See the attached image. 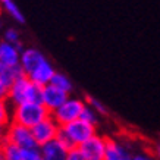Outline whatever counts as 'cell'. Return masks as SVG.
<instances>
[{
  "label": "cell",
  "instance_id": "cell-1",
  "mask_svg": "<svg viewBox=\"0 0 160 160\" xmlns=\"http://www.w3.org/2000/svg\"><path fill=\"white\" fill-rule=\"evenodd\" d=\"M8 102L12 106H18L27 102L43 103V87L32 82L28 77H21L9 87Z\"/></svg>",
  "mask_w": 160,
  "mask_h": 160
},
{
  "label": "cell",
  "instance_id": "cell-2",
  "mask_svg": "<svg viewBox=\"0 0 160 160\" xmlns=\"http://www.w3.org/2000/svg\"><path fill=\"white\" fill-rule=\"evenodd\" d=\"M52 113L46 109L43 103L27 102L22 103V104H18V106H13V109H12V122L32 129L37 123L44 121Z\"/></svg>",
  "mask_w": 160,
  "mask_h": 160
},
{
  "label": "cell",
  "instance_id": "cell-3",
  "mask_svg": "<svg viewBox=\"0 0 160 160\" xmlns=\"http://www.w3.org/2000/svg\"><path fill=\"white\" fill-rule=\"evenodd\" d=\"M87 106V102L82 100L79 97H71L63 103L62 106L59 107L58 110H54L52 113V116L56 122H58L60 126L68 125L73 121H78L81 115H82V110Z\"/></svg>",
  "mask_w": 160,
  "mask_h": 160
},
{
  "label": "cell",
  "instance_id": "cell-4",
  "mask_svg": "<svg viewBox=\"0 0 160 160\" xmlns=\"http://www.w3.org/2000/svg\"><path fill=\"white\" fill-rule=\"evenodd\" d=\"M60 129L71 140L73 147H79L82 142H85L92 135L97 134V126L91 125V123H88L82 119H78V121H73L68 125L60 126Z\"/></svg>",
  "mask_w": 160,
  "mask_h": 160
},
{
  "label": "cell",
  "instance_id": "cell-5",
  "mask_svg": "<svg viewBox=\"0 0 160 160\" xmlns=\"http://www.w3.org/2000/svg\"><path fill=\"white\" fill-rule=\"evenodd\" d=\"M6 141H9V142L21 147V148H24V150L38 148L31 128L22 126L19 123H15V122H12L6 128Z\"/></svg>",
  "mask_w": 160,
  "mask_h": 160
},
{
  "label": "cell",
  "instance_id": "cell-6",
  "mask_svg": "<svg viewBox=\"0 0 160 160\" xmlns=\"http://www.w3.org/2000/svg\"><path fill=\"white\" fill-rule=\"evenodd\" d=\"M32 135L35 138V142L38 147H43L44 144H47L50 141H54L58 138L59 132H60V125L53 119V116L50 115L49 118H46L44 121H41L40 123L31 129Z\"/></svg>",
  "mask_w": 160,
  "mask_h": 160
},
{
  "label": "cell",
  "instance_id": "cell-7",
  "mask_svg": "<svg viewBox=\"0 0 160 160\" xmlns=\"http://www.w3.org/2000/svg\"><path fill=\"white\" fill-rule=\"evenodd\" d=\"M107 140L109 138L96 134L90 140L82 142L78 148H79V151L82 153L87 160H106Z\"/></svg>",
  "mask_w": 160,
  "mask_h": 160
},
{
  "label": "cell",
  "instance_id": "cell-8",
  "mask_svg": "<svg viewBox=\"0 0 160 160\" xmlns=\"http://www.w3.org/2000/svg\"><path fill=\"white\" fill-rule=\"evenodd\" d=\"M44 60H47V56L40 49H37V47H25L21 52L19 66L25 77H29Z\"/></svg>",
  "mask_w": 160,
  "mask_h": 160
},
{
  "label": "cell",
  "instance_id": "cell-9",
  "mask_svg": "<svg viewBox=\"0 0 160 160\" xmlns=\"http://www.w3.org/2000/svg\"><path fill=\"white\" fill-rule=\"evenodd\" d=\"M69 97H71V94L59 90L58 87H54L52 84L43 87V104L46 106V109H47L50 113H53L54 110H58L59 107L62 106Z\"/></svg>",
  "mask_w": 160,
  "mask_h": 160
},
{
  "label": "cell",
  "instance_id": "cell-10",
  "mask_svg": "<svg viewBox=\"0 0 160 160\" xmlns=\"http://www.w3.org/2000/svg\"><path fill=\"white\" fill-rule=\"evenodd\" d=\"M24 49L25 47L22 46V43L12 44L2 40L0 41V63L9 65V66H18L21 60V52Z\"/></svg>",
  "mask_w": 160,
  "mask_h": 160
},
{
  "label": "cell",
  "instance_id": "cell-11",
  "mask_svg": "<svg viewBox=\"0 0 160 160\" xmlns=\"http://www.w3.org/2000/svg\"><path fill=\"white\" fill-rule=\"evenodd\" d=\"M40 151L43 160H66L69 154V150H66L58 140L50 141L43 147H40Z\"/></svg>",
  "mask_w": 160,
  "mask_h": 160
},
{
  "label": "cell",
  "instance_id": "cell-12",
  "mask_svg": "<svg viewBox=\"0 0 160 160\" xmlns=\"http://www.w3.org/2000/svg\"><path fill=\"white\" fill-rule=\"evenodd\" d=\"M132 156L134 154H131L123 144L110 138L107 140L106 160H132Z\"/></svg>",
  "mask_w": 160,
  "mask_h": 160
},
{
  "label": "cell",
  "instance_id": "cell-13",
  "mask_svg": "<svg viewBox=\"0 0 160 160\" xmlns=\"http://www.w3.org/2000/svg\"><path fill=\"white\" fill-rule=\"evenodd\" d=\"M21 77H24V72H22L19 65L18 66H9V65L0 63V78L8 87H10Z\"/></svg>",
  "mask_w": 160,
  "mask_h": 160
},
{
  "label": "cell",
  "instance_id": "cell-14",
  "mask_svg": "<svg viewBox=\"0 0 160 160\" xmlns=\"http://www.w3.org/2000/svg\"><path fill=\"white\" fill-rule=\"evenodd\" d=\"M0 6L15 22H18L21 25L25 24V16L22 13V10L19 9V6L16 5L15 0H0Z\"/></svg>",
  "mask_w": 160,
  "mask_h": 160
},
{
  "label": "cell",
  "instance_id": "cell-15",
  "mask_svg": "<svg viewBox=\"0 0 160 160\" xmlns=\"http://www.w3.org/2000/svg\"><path fill=\"white\" fill-rule=\"evenodd\" d=\"M52 85H54V87H58L59 90H62V91L68 92V94H71V92L73 91V82L72 79L66 75V73L63 72H59V71H56V73H54V77L52 78Z\"/></svg>",
  "mask_w": 160,
  "mask_h": 160
},
{
  "label": "cell",
  "instance_id": "cell-16",
  "mask_svg": "<svg viewBox=\"0 0 160 160\" xmlns=\"http://www.w3.org/2000/svg\"><path fill=\"white\" fill-rule=\"evenodd\" d=\"M2 153L5 160H24V148L15 146L9 141H6L2 147Z\"/></svg>",
  "mask_w": 160,
  "mask_h": 160
},
{
  "label": "cell",
  "instance_id": "cell-17",
  "mask_svg": "<svg viewBox=\"0 0 160 160\" xmlns=\"http://www.w3.org/2000/svg\"><path fill=\"white\" fill-rule=\"evenodd\" d=\"M12 109L13 106L8 100H0V128H8L12 123Z\"/></svg>",
  "mask_w": 160,
  "mask_h": 160
},
{
  "label": "cell",
  "instance_id": "cell-18",
  "mask_svg": "<svg viewBox=\"0 0 160 160\" xmlns=\"http://www.w3.org/2000/svg\"><path fill=\"white\" fill-rule=\"evenodd\" d=\"M79 119H82V121L88 122V123H91V125L97 126L98 125V121H100V115H98V113L94 110L92 107H90L87 104V106H85V109L82 110V115H81V118H79Z\"/></svg>",
  "mask_w": 160,
  "mask_h": 160
},
{
  "label": "cell",
  "instance_id": "cell-19",
  "mask_svg": "<svg viewBox=\"0 0 160 160\" xmlns=\"http://www.w3.org/2000/svg\"><path fill=\"white\" fill-rule=\"evenodd\" d=\"M3 40L8 41V43H12V44H19L22 43L21 41V34L19 31L13 27H9V28H6L3 31Z\"/></svg>",
  "mask_w": 160,
  "mask_h": 160
},
{
  "label": "cell",
  "instance_id": "cell-20",
  "mask_svg": "<svg viewBox=\"0 0 160 160\" xmlns=\"http://www.w3.org/2000/svg\"><path fill=\"white\" fill-rule=\"evenodd\" d=\"M87 104L90 107H92L94 110L97 112L100 116H106V115H109V110H107V107L103 104L100 100H97V98H94V97H87Z\"/></svg>",
  "mask_w": 160,
  "mask_h": 160
},
{
  "label": "cell",
  "instance_id": "cell-21",
  "mask_svg": "<svg viewBox=\"0 0 160 160\" xmlns=\"http://www.w3.org/2000/svg\"><path fill=\"white\" fill-rule=\"evenodd\" d=\"M66 160H87L85 157H84V154L79 151V148H72V150L69 151V154H68V159Z\"/></svg>",
  "mask_w": 160,
  "mask_h": 160
},
{
  "label": "cell",
  "instance_id": "cell-22",
  "mask_svg": "<svg viewBox=\"0 0 160 160\" xmlns=\"http://www.w3.org/2000/svg\"><path fill=\"white\" fill-rule=\"evenodd\" d=\"M132 160H157L154 154H150V153H137V154L132 156Z\"/></svg>",
  "mask_w": 160,
  "mask_h": 160
},
{
  "label": "cell",
  "instance_id": "cell-23",
  "mask_svg": "<svg viewBox=\"0 0 160 160\" xmlns=\"http://www.w3.org/2000/svg\"><path fill=\"white\" fill-rule=\"evenodd\" d=\"M8 94H9V87L0 78V100H8Z\"/></svg>",
  "mask_w": 160,
  "mask_h": 160
},
{
  "label": "cell",
  "instance_id": "cell-24",
  "mask_svg": "<svg viewBox=\"0 0 160 160\" xmlns=\"http://www.w3.org/2000/svg\"><path fill=\"white\" fill-rule=\"evenodd\" d=\"M5 142H6V129L5 128H0V150H2V147H3Z\"/></svg>",
  "mask_w": 160,
  "mask_h": 160
},
{
  "label": "cell",
  "instance_id": "cell-25",
  "mask_svg": "<svg viewBox=\"0 0 160 160\" xmlns=\"http://www.w3.org/2000/svg\"><path fill=\"white\" fill-rule=\"evenodd\" d=\"M154 156L157 160H160V142L156 144V147H154Z\"/></svg>",
  "mask_w": 160,
  "mask_h": 160
},
{
  "label": "cell",
  "instance_id": "cell-26",
  "mask_svg": "<svg viewBox=\"0 0 160 160\" xmlns=\"http://www.w3.org/2000/svg\"><path fill=\"white\" fill-rule=\"evenodd\" d=\"M2 29H3V22H2V19H0V32H2Z\"/></svg>",
  "mask_w": 160,
  "mask_h": 160
},
{
  "label": "cell",
  "instance_id": "cell-27",
  "mask_svg": "<svg viewBox=\"0 0 160 160\" xmlns=\"http://www.w3.org/2000/svg\"><path fill=\"white\" fill-rule=\"evenodd\" d=\"M0 160H5V157H3V153H2V150H0Z\"/></svg>",
  "mask_w": 160,
  "mask_h": 160
}]
</instances>
